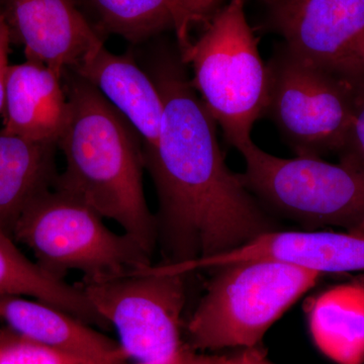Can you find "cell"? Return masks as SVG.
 Masks as SVG:
<instances>
[{"instance_id": "6da1fadb", "label": "cell", "mask_w": 364, "mask_h": 364, "mask_svg": "<svg viewBox=\"0 0 364 364\" xmlns=\"http://www.w3.org/2000/svg\"><path fill=\"white\" fill-rule=\"evenodd\" d=\"M153 79L164 112L156 145L143 154L159 200L157 230L165 262L228 252L277 230L267 208L228 167L217 124L181 60H163Z\"/></svg>"}, {"instance_id": "7a4b0ae2", "label": "cell", "mask_w": 364, "mask_h": 364, "mask_svg": "<svg viewBox=\"0 0 364 364\" xmlns=\"http://www.w3.org/2000/svg\"><path fill=\"white\" fill-rule=\"evenodd\" d=\"M69 119L58 146L65 168L54 188L112 220L152 256L158 237L143 188V146L130 124L76 75L67 87Z\"/></svg>"}, {"instance_id": "3957f363", "label": "cell", "mask_w": 364, "mask_h": 364, "mask_svg": "<svg viewBox=\"0 0 364 364\" xmlns=\"http://www.w3.org/2000/svg\"><path fill=\"white\" fill-rule=\"evenodd\" d=\"M244 2L230 0L181 56L193 70L191 85L235 149L252 140L254 124L267 114L269 85Z\"/></svg>"}, {"instance_id": "277c9868", "label": "cell", "mask_w": 364, "mask_h": 364, "mask_svg": "<svg viewBox=\"0 0 364 364\" xmlns=\"http://www.w3.org/2000/svg\"><path fill=\"white\" fill-rule=\"evenodd\" d=\"M215 269L186 327L195 350L259 346L269 328L322 277L270 260L242 261Z\"/></svg>"}, {"instance_id": "5b68a950", "label": "cell", "mask_w": 364, "mask_h": 364, "mask_svg": "<svg viewBox=\"0 0 364 364\" xmlns=\"http://www.w3.org/2000/svg\"><path fill=\"white\" fill-rule=\"evenodd\" d=\"M13 238L32 251L46 272L62 279L69 272H80L87 282L112 279L152 264L138 242L112 231L95 210L56 188L30 203Z\"/></svg>"}, {"instance_id": "8992f818", "label": "cell", "mask_w": 364, "mask_h": 364, "mask_svg": "<svg viewBox=\"0 0 364 364\" xmlns=\"http://www.w3.org/2000/svg\"><path fill=\"white\" fill-rule=\"evenodd\" d=\"M245 188L267 210L310 228L364 233V174L323 158H280L252 140L239 147Z\"/></svg>"}, {"instance_id": "52a82bcc", "label": "cell", "mask_w": 364, "mask_h": 364, "mask_svg": "<svg viewBox=\"0 0 364 364\" xmlns=\"http://www.w3.org/2000/svg\"><path fill=\"white\" fill-rule=\"evenodd\" d=\"M188 274L149 265L112 279L78 284L98 317L116 330L129 359L163 363L178 355Z\"/></svg>"}, {"instance_id": "ba28073f", "label": "cell", "mask_w": 364, "mask_h": 364, "mask_svg": "<svg viewBox=\"0 0 364 364\" xmlns=\"http://www.w3.org/2000/svg\"><path fill=\"white\" fill-rule=\"evenodd\" d=\"M267 69L265 116L274 122L296 156L338 154L353 114L352 76L315 65L284 45L275 49Z\"/></svg>"}, {"instance_id": "9c48e42d", "label": "cell", "mask_w": 364, "mask_h": 364, "mask_svg": "<svg viewBox=\"0 0 364 364\" xmlns=\"http://www.w3.org/2000/svg\"><path fill=\"white\" fill-rule=\"evenodd\" d=\"M268 23L296 56L351 77L364 65L352 51L364 31V0H265Z\"/></svg>"}, {"instance_id": "30bf717a", "label": "cell", "mask_w": 364, "mask_h": 364, "mask_svg": "<svg viewBox=\"0 0 364 364\" xmlns=\"http://www.w3.org/2000/svg\"><path fill=\"white\" fill-rule=\"evenodd\" d=\"M4 16L26 60L48 67L60 77L104 46L75 0H7Z\"/></svg>"}, {"instance_id": "8fae6325", "label": "cell", "mask_w": 364, "mask_h": 364, "mask_svg": "<svg viewBox=\"0 0 364 364\" xmlns=\"http://www.w3.org/2000/svg\"><path fill=\"white\" fill-rule=\"evenodd\" d=\"M251 260L277 261L322 275L364 272V233L273 230L228 252L176 263L173 269L191 274Z\"/></svg>"}, {"instance_id": "7c38bea8", "label": "cell", "mask_w": 364, "mask_h": 364, "mask_svg": "<svg viewBox=\"0 0 364 364\" xmlns=\"http://www.w3.org/2000/svg\"><path fill=\"white\" fill-rule=\"evenodd\" d=\"M92 85L131 124L142 141L143 151L156 145L164 104L153 77L140 68L130 55L95 50L74 70Z\"/></svg>"}, {"instance_id": "4fadbf2b", "label": "cell", "mask_w": 364, "mask_h": 364, "mask_svg": "<svg viewBox=\"0 0 364 364\" xmlns=\"http://www.w3.org/2000/svg\"><path fill=\"white\" fill-rule=\"evenodd\" d=\"M0 320L26 338L69 355L98 364L129 360L116 340L72 314L37 299L2 296Z\"/></svg>"}, {"instance_id": "5bb4252c", "label": "cell", "mask_w": 364, "mask_h": 364, "mask_svg": "<svg viewBox=\"0 0 364 364\" xmlns=\"http://www.w3.org/2000/svg\"><path fill=\"white\" fill-rule=\"evenodd\" d=\"M61 79L28 60L9 65L2 129L35 142L58 144L69 119L68 95Z\"/></svg>"}, {"instance_id": "9a60e30c", "label": "cell", "mask_w": 364, "mask_h": 364, "mask_svg": "<svg viewBox=\"0 0 364 364\" xmlns=\"http://www.w3.org/2000/svg\"><path fill=\"white\" fill-rule=\"evenodd\" d=\"M57 146L0 130V230L11 238L26 208L54 186Z\"/></svg>"}, {"instance_id": "2e32d148", "label": "cell", "mask_w": 364, "mask_h": 364, "mask_svg": "<svg viewBox=\"0 0 364 364\" xmlns=\"http://www.w3.org/2000/svg\"><path fill=\"white\" fill-rule=\"evenodd\" d=\"M109 33L139 43L174 30L181 51L191 43L189 31L212 18L221 0H90Z\"/></svg>"}, {"instance_id": "e0dca14e", "label": "cell", "mask_w": 364, "mask_h": 364, "mask_svg": "<svg viewBox=\"0 0 364 364\" xmlns=\"http://www.w3.org/2000/svg\"><path fill=\"white\" fill-rule=\"evenodd\" d=\"M306 311L318 350L337 364L364 363V284L333 287L315 296Z\"/></svg>"}, {"instance_id": "ac0fdd59", "label": "cell", "mask_w": 364, "mask_h": 364, "mask_svg": "<svg viewBox=\"0 0 364 364\" xmlns=\"http://www.w3.org/2000/svg\"><path fill=\"white\" fill-rule=\"evenodd\" d=\"M25 296L49 304L90 325L107 328L78 284L46 272L21 252L16 241L0 230V298Z\"/></svg>"}, {"instance_id": "d6986e66", "label": "cell", "mask_w": 364, "mask_h": 364, "mask_svg": "<svg viewBox=\"0 0 364 364\" xmlns=\"http://www.w3.org/2000/svg\"><path fill=\"white\" fill-rule=\"evenodd\" d=\"M0 364H98L54 350L9 327L0 329Z\"/></svg>"}, {"instance_id": "ffe728a7", "label": "cell", "mask_w": 364, "mask_h": 364, "mask_svg": "<svg viewBox=\"0 0 364 364\" xmlns=\"http://www.w3.org/2000/svg\"><path fill=\"white\" fill-rule=\"evenodd\" d=\"M354 107L350 126L341 150L340 164L364 174V69L352 76Z\"/></svg>"}, {"instance_id": "44dd1931", "label": "cell", "mask_w": 364, "mask_h": 364, "mask_svg": "<svg viewBox=\"0 0 364 364\" xmlns=\"http://www.w3.org/2000/svg\"><path fill=\"white\" fill-rule=\"evenodd\" d=\"M11 37L4 14L0 11V114L4 111L6 97V74L9 70V49Z\"/></svg>"}, {"instance_id": "7402d4cb", "label": "cell", "mask_w": 364, "mask_h": 364, "mask_svg": "<svg viewBox=\"0 0 364 364\" xmlns=\"http://www.w3.org/2000/svg\"><path fill=\"white\" fill-rule=\"evenodd\" d=\"M217 364H273L268 360L267 354L259 346L241 348L235 353L218 355Z\"/></svg>"}, {"instance_id": "603a6c76", "label": "cell", "mask_w": 364, "mask_h": 364, "mask_svg": "<svg viewBox=\"0 0 364 364\" xmlns=\"http://www.w3.org/2000/svg\"><path fill=\"white\" fill-rule=\"evenodd\" d=\"M218 355H207L198 353L195 349L186 345L181 353L171 360L163 363H135V364H217Z\"/></svg>"}, {"instance_id": "cb8c5ba5", "label": "cell", "mask_w": 364, "mask_h": 364, "mask_svg": "<svg viewBox=\"0 0 364 364\" xmlns=\"http://www.w3.org/2000/svg\"><path fill=\"white\" fill-rule=\"evenodd\" d=\"M352 51L364 65V31L359 33L352 45Z\"/></svg>"}, {"instance_id": "d4e9b609", "label": "cell", "mask_w": 364, "mask_h": 364, "mask_svg": "<svg viewBox=\"0 0 364 364\" xmlns=\"http://www.w3.org/2000/svg\"><path fill=\"white\" fill-rule=\"evenodd\" d=\"M364 364V363H363Z\"/></svg>"}]
</instances>
